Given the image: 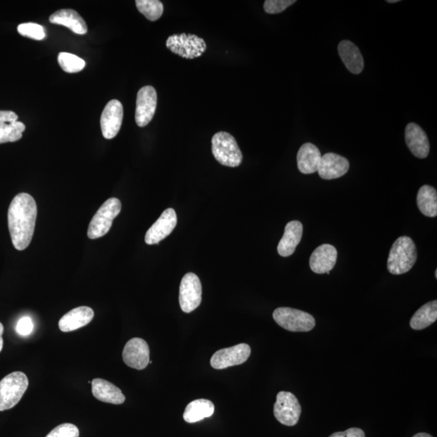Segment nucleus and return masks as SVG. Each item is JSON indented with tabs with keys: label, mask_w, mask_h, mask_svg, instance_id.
<instances>
[{
	"label": "nucleus",
	"mask_w": 437,
	"mask_h": 437,
	"mask_svg": "<svg viewBox=\"0 0 437 437\" xmlns=\"http://www.w3.org/2000/svg\"><path fill=\"white\" fill-rule=\"evenodd\" d=\"M38 207L34 198L27 193H20L13 200L8 212V230L15 249L22 251L31 242Z\"/></svg>",
	"instance_id": "obj_1"
},
{
	"label": "nucleus",
	"mask_w": 437,
	"mask_h": 437,
	"mask_svg": "<svg viewBox=\"0 0 437 437\" xmlns=\"http://www.w3.org/2000/svg\"><path fill=\"white\" fill-rule=\"evenodd\" d=\"M417 260V251L413 239L400 237L391 248L388 262V271L395 276L403 274L411 270Z\"/></svg>",
	"instance_id": "obj_2"
},
{
	"label": "nucleus",
	"mask_w": 437,
	"mask_h": 437,
	"mask_svg": "<svg viewBox=\"0 0 437 437\" xmlns=\"http://www.w3.org/2000/svg\"><path fill=\"white\" fill-rule=\"evenodd\" d=\"M213 156L223 166L235 168L242 164L243 156L235 137L228 132L220 131L212 139Z\"/></svg>",
	"instance_id": "obj_3"
},
{
	"label": "nucleus",
	"mask_w": 437,
	"mask_h": 437,
	"mask_svg": "<svg viewBox=\"0 0 437 437\" xmlns=\"http://www.w3.org/2000/svg\"><path fill=\"white\" fill-rule=\"evenodd\" d=\"M29 386L27 376L14 372L0 380V411L12 409L22 399Z\"/></svg>",
	"instance_id": "obj_4"
},
{
	"label": "nucleus",
	"mask_w": 437,
	"mask_h": 437,
	"mask_svg": "<svg viewBox=\"0 0 437 437\" xmlns=\"http://www.w3.org/2000/svg\"><path fill=\"white\" fill-rule=\"evenodd\" d=\"M121 203L117 198H110L91 218L88 230V237L94 240L108 235L114 218L119 215Z\"/></svg>",
	"instance_id": "obj_5"
},
{
	"label": "nucleus",
	"mask_w": 437,
	"mask_h": 437,
	"mask_svg": "<svg viewBox=\"0 0 437 437\" xmlns=\"http://www.w3.org/2000/svg\"><path fill=\"white\" fill-rule=\"evenodd\" d=\"M273 318L279 327L292 332H308L316 325L311 314L292 308L276 309L273 313Z\"/></svg>",
	"instance_id": "obj_6"
},
{
	"label": "nucleus",
	"mask_w": 437,
	"mask_h": 437,
	"mask_svg": "<svg viewBox=\"0 0 437 437\" xmlns=\"http://www.w3.org/2000/svg\"><path fill=\"white\" fill-rule=\"evenodd\" d=\"M166 47L172 53L186 59L200 58L206 52L205 40L195 34H174L166 40Z\"/></svg>",
	"instance_id": "obj_7"
},
{
	"label": "nucleus",
	"mask_w": 437,
	"mask_h": 437,
	"mask_svg": "<svg viewBox=\"0 0 437 437\" xmlns=\"http://www.w3.org/2000/svg\"><path fill=\"white\" fill-rule=\"evenodd\" d=\"M301 414L302 406L296 396L286 391H281L277 394L274 405V415L279 423L289 427L295 426L298 423Z\"/></svg>",
	"instance_id": "obj_8"
},
{
	"label": "nucleus",
	"mask_w": 437,
	"mask_h": 437,
	"mask_svg": "<svg viewBox=\"0 0 437 437\" xmlns=\"http://www.w3.org/2000/svg\"><path fill=\"white\" fill-rule=\"evenodd\" d=\"M202 284L194 273H187L182 278L179 288V303L183 312L190 313L200 306Z\"/></svg>",
	"instance_id": "obj_9"
},
{
	"label": "nucleus",
	"mask_w": 437,
	"mask_h": 437,
	"mask_svg": "<svg viewBox=\"0 0 437 437\" xmlns=\"http://www.w3.org/2000/svg\"><path fill=\"white\" fill-rule=\"evenodd\" d=\"M251 354L250 345L237 344L231 348L217 350L212 355L211 365L215 369H225L232 366L240 365L246 362Z\"/></svg>",
	"instance_id": "obj_10"
},
{
	"label": "nucleus",
	"mask_w": 437,
	"mask_h": 437,
	"mask_svg": "<svg viewBox=\"0 0 437 437\" xmlns=\"http://www.w3.org/2000/svg\"><path fill=\"white\" fill-rule=\"evenodd\" d=\"M157 105V94L152 86H145L137 94L135 121L145 128L154 119Z\"/></svg>",
	"instance_id": "obj_11"
},
{
	"label": "nucleus",
	"mask_w": 437,
	"mask_h": 437,
	"mask_svg": "<svg viewBox=\"0 0 437 437\" xmlns=\"http://www.w3.org/2000/svg\"><path fill=\"white\" fill-rule=\"evenodd\" d=\"M149 344L140 338H133L125 345L123 352L124 363L132 369L143 370L150 362Z\"/></svg>",
	"instance_id": "obj_12"
},
{
	"label": "nucleus",
	"mask_w": 437,
	"mask_h": 437,
	"mask_svg": "<svg viewBox=\"0 0 437 437\" xmlns=\"http://www.w3.org/2000/svg\"><path fill=\"white\" fill-rule=\"evenodd\" d=\"M124 119V106L118 100H111L101 117V128L104 138L114 139L118 135Z\"/></svg>",
	"instance_id": "obj_13"
},
{
	"label": "nucleus",
	"mask_w": 437,
	"mask_h": 437,
	"mask_svg": "<svg viewBox=\"0 0 437 437\" xmlns=\"http://www.w3.org/2000/svg\"><path fill=\"white\" fill-rule=\"evenodd\" d=\"M177 223V217L175 211L172 208H168L147 230L145 235L146 244L155 245L164 240L174 231Z\"/></svg>",
	"instance_id": "obj_14"
},
{
	"label": "nucleus",
	"mask_w": 437,
	"mask_h": 437,
	"mask_svg": "<svg viewBox=\"0 0 437 437\" xmlns=\"http://www.w3.org/2000/svg\"><path fill=\"white\" fill-rule=\"evenodd\" d=\"M25 126L13 111L0 110V145L13 143L22 138Z\"/></svg>",
	"instance_id": "obj_15"
},
{
	"label": "nucleus",
	"mask_w": 437,
	"mask_h": 437,
	"mask_svg": "<svg viewBox=\"0 0 437 437\" xmlns=\"http://www.w3.org/2000/svg\"><path fill=\"white\" fill-rule=\"evenodd\" d=\"M349 167V161L345 157L335 154H327L322 156L318 172L323 179L332 180L346 175Z\"/></svg>",
	"instance_id": "obj_16"
},
{
	"label": "nucleus",
	"mask_w": 437,
	"mask_h": 437,
	"mask_svg": "<svg viewBox=\"0 0 437 437\" xmlns=\"http://www.w3.org/2000/svg\"><path fill=\"white\" fill-rule=\"evenodd\" d=\"M336 248L329 244H323L315 250L309 258V267L316 274L328 273L337 262Z\"/></svg>",
	"instance_id": "obj_17"
},
{
	"label": "nucleus",
	"mask_w": 437,
	"mask_h": 437,
	"mask_svg": "<svg viewBox=\"0 0 437 437\" xmlns=\"http://www.w3.org/2000/svg\"><path fill=\"white\" fill-rule=\"evenodd\" d=\"M406 145L415 156L424 159L429 156L430 145L425 131L416 124L410 123L405 131Z\"/></svg>",
	"instance_id": "obj_18"
},
{
	"label": "nucleus",
	"mask_w": 437,
	"mask_h": 437,
	"mask_svg": "<svg viewBox=\"0 0 437 437\" xmlns=\"http://www.w3.org/2000/svg\"><path fill=\"white\" fill-rule=\"evenodd\" d=\"M94 318V310L88 306H80L66 313L59 323L61 332H71L87 326Z\"/></svg>",
	"instance_id": "obj_19"
},
{
	"label": "nucleus",
	"mask_w": 437,
	"mask_h": 437,
	"mask_svg": "<svg viewBox=\"0 0 437 437\" xmlns=\"http://www.w3.org/2000/svg\"><path fill=\"white\" fill-rule=\"evenodd\" d=\"M303 235L302 223L297 221L288 223L284 230V235L279 242L277 251L282 257H289L293 255L299 243L301 242Z\"/></svg>",
	"instance_id": "obj_20"
},
{
	"label": "nucleus",
	"mask_w": 437,
	"mask_h": 437,
	"mask_svg": "<svg viewBox=\"0 0 437 437\" xmlns=\"http://www.w3.org/2000/svg\"><path fill=\"white\" fill-rule=\"evenodd\" d=\"M91 392L96 399L114 405L123 404L126 400L121 390L108 380L96 378L91 380Z\"/></svg>",
	"instance_id": "obj_21"
},
{
	"label": "nucleus",
	"mask_w": 437,
	"mask_h": 437,
	"mask_svg": "<svg viewBox=\"0 0 437 437\" xmlns=\"http://www.w3.org/2000/svg\"><path fill=\"white\" fill-rule=\"evenodd\" d=\"M50 22L64 25L76 34L84 35L88 32L85 20L73 9L59 10L50 17Z\"/></svg>",
	"instance_id": "obj_22"
},
{
	"label": "nucleus",
	"mask_w": 437,
	"mask_h": 437,
	"mask_svg": "<svg viewBox=\"0 0 437 437\" xmlns=\"http://www.w3.org/2000/svg\"><path fill=\"white\" fill-rule=\"evenodd\" d=\"M322 154L317 146L306 143L301 147L297 154V166L303 175H311L318 172Z\"/></svg>",
	"instance_id": "obj_23"
},
{
	"label": "nucleus",
	"mask_w": 437,
	"mask_h": 437,
	"mask_svg": "<svg viewBox=\"0 0 437 437\" xmlns=\"http://www.w3.org/2000/svg\"><path fill=\"white\" fill-rule=\"evenodd\" d=\"M339 54L350 73L358 75L364 67V58L359 48L350 40H342L339 45Z\"/></svg>",
	"instance_id": "obj_24"
},
{
	"label": "nucleus",
	"mask_w": 437,
	"mask_h": 437,
	"mask_svg": "<svg viewBox=\"0 0 437 437\" xmlns=\"http://www.w3.org/2000/svg\"><path fill=\"white\" fill-rule=\"evenodd\" d=\"M215 406L211 401L197 399L186 406L183 418L187 423H196L205 418H209L214 413Z\"/></svg>",
	"instance_id": "obj_25"
},
{
	"label": "nucleus",
	"mask_w": 437,
	"mask_h": 437,
	"mask_svg": "<svg viewBox=\"0 0 437 437\" xmlns=\"http://www.w3.org/2000/svg\"><path fill=\"white\" fill-rule=\"evenodd\" d=\"M437 319V302L433 301L424 304L411 318L410 326L415 330L424 329L434 324Z\"/></svg>",
	"instance_id": "obj_26"
},
{
	"label": "nucleus",
	"mask_w": 437,
	"mask_h": 437,
	"mask_svg": "<svg viewBox=\"0 0 437 437\" xmlns=\"http://www.w3.org/2000/svg\"><path fill=\"white\" fill-rule=\"evenodd\" d=\"M417 205L422 214L428 217L437 216V192L434 187L425 185L420 188Z\"/></svg>",
	"instance_id": "obj_27"
},
{
	"label": "nucleus",
	"mask_w": 437,
	"mask_h": 437,
	"mask_svg": "<svg viewBox=\"0 0 437 437\" xmlns=\"http://www.w3.org/2000/svg\"><path fill=\"white\" fill-rule=\"evenodd\" d=\"M139 12L151 22L159 20L164 13V5L159 0H136Z\"/></svg>",
	"instance_id": "obj_28"
},
{
	"label": "nucleus",
	"mask_w": 437,
	"mask_h": 437,
	"mask_svg": "<svg viewBox=\"0 0 437 437\" xmlns=\"http://www.w3.org/2000/svg\"><path fill=\"white\" fill-rule=\"evenodd\" d=\"M61 68L68 73H77L85 67V61L73 54L61 52L58 56Z\"/></svg>",
	"instance_id": "obj_29"
},
{
	"label": "nucleus",
	"mask_w": 437,
	"mask_h": 437,
	"mask_svg": "<svg viewBox=\"0 0 437 437\" xmlns=\"http://www.w3.org/2000/svg\"><path fill=\"white\" fill-rule=\"evenodd\" d=\"M17 30L18 33L23 37L34 40H43L45 37L44 28L38 24L24 23L19 25Z\"/></svg>",
	"instance_id": "obj_30"
},
{
	"label": "nucleus",
	"mask_w": 437,
	"mask_h": 437,
	"mask_svg": "<svg viewBox=\"0 0 437 437\" xmlns=\"http://www.w3.org/2000/svg\"><path fill=\"white\" fill-rule=\"evenodd\" d=\"M296 3L295 0H266L264 2V10L269 14H278Z\"/></svg>",
	"instance_id": "obj_31"
},
{
	"label": "nucleus",
	"mask_w": 437,
	"mask_h": 437,
	"mask_svg": "<svg viewBox=\"0 0 437 437\" xmlns=\"http://www.w3.org/2000/svg\"><path fill=\"white\" fill-rule=\"evenodd\" d=\"M80 431L73 424H63L56 427L45 437H79Z\"/></svg>",
	"instance_id": "obj_32"
},
{
	"label": "nucleus",
	"mask_w": 437,
	"mask_h": 437,
	"mask_svg": "<svg viewBox=\"0 0 437 437\" xmlns=\"http://www.w3.org/2000/svg\"><path fill=\"white\" fill-rule=\"evenodd\" d=\"M34 329V323L32 319L29 317H23L20 318L16 327V332L22 336H27L32 333Z\"/></svg>",
	"instance_id": "obj_33"
},
{
	"label": "nucleus",
	"mask_w": 437,
	"mask_h": 437,
	"mask_svg": "<svg viewBox=\"0 0 437 437\" xmlns=\"http://www.w3.org/2000/svg\"><path fill=\"white\" fill-rule=\"evenodd\" d=\"M329 437H365L362 429L358 428L349 429L345 431H339L330 435Z\"/></svg>",
	"instance_id": "obj_34"
},
{
	"label": "nucleus",
	"mask_w": 437,
	"mask_h": 437,
	"mask_svg": "<svg viewBox=\"0 0 437 437\" xmlns=\"http://www.w3.org/2000/svg\"><path fill=\"white\" fill-rule=\"evenodd\" d=\"M3 332H4V327L3 326V324L0 323V353H1V350L3 347Z\"/></svg>",
	"instance_id": "obj_35"
},
{
	"label": "nucleus",
	"mask_w": 437,
	"mask_h": 437,
	"mask_svg": "<svg viewBox=\"0 0 437 437\" xmlns=\"http://www.w3.org/2000/svg\"><path fill=\"white\" fill-rule=\"evenodd\" d=\"M413 437H433V436H431V435L428 434L420 433V434H415Z\"/></svg>",
	"instance_id": "obj_36"
},
{
	"label": "nucleus",
	"mask_w": 437,
	"mask_h": 437,
	"mask_svg": "<svg viewBox=\"0 0 437 437\" xmlns=\"http://www.w3.org/2000/svg\"><path fill=\"white\" fill-rule=\"evenodd\" d=\"M390 3H398L399 0H393V1H391V0H389V1H387Z\"/></svg>",
	"instance_id": "obj_37"
},
{
	"label": "nucleus",
	"mask_w": 437,
	"mask_h": 437,
	"mask_svg": "<svg viewBox=\"0 0 437 437\" xmlns=\"http://www.w3.org/2000/svg\"><path fill=\"white\" fill-rule=\"evenodd\" d=\"M435 276H436V279L437 278V271L436 270L435 272Z\"/></svg>",
	"instance_id": "obj_38"
}]
</instances>
